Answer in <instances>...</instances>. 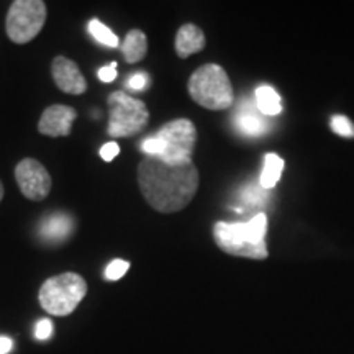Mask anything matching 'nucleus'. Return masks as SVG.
Listing matches in <instances>:
<instances>
[{"label":"nucleus","instance_id":"20","mask_svg":"<svg viewBox=\"0 0 354 354\" xmlns=\"http://www.w3.org/2000/svg\"><path fill=\"white\" fill-rule=\"evenodd\" d=\"M128 269H130V263H128V261L113 259L112 263L107 266V269H105V279H107V281H118V279L125 276Z\"/></svg>","mask_w":354,"mask_h":354},{"label":"nucleus","instance_id":"2","mask_svg":"<svg viewBox=\"0 0 354 354\" xmlns=\"http://www.w3.org/2000/svg\"><path fill=\"white\" fill-rule=\"evenodd\" d=\"M266 232H268V216L264 214H258L245 223L218 221L214 225L216 246L225 253L238 256V258H268Z\"/></svg>","mask_w":354,"mask_h":354},{"label":"nucleus","instance_id":"27","mask_svg":"<svg viewBox=\"0 0 354 354\" xmlns=\"http://www.w3.org/2000/svg\"><path fill=\"white\" fill-rule=\"evenodd\" d=\"M2 198H3V184L2 180H0V202H2Z\"/></svg>","mask_w":354,"mask_h":354},{"label":"nucleus","instance_id":"11","mask_svg":"<svg viewBox=\"0 0 354 354\" xmlns=\"http://www.w3.org/2000/svg\"><path fill=\"white\" fill-rule=\"evenodd\" d=\"M234 128L241 135L250 136V138H258V136H263L269 130V122L256 107L254 100L243 99L238 105L236 113H234Z\"/></svg>","mask_w":354,"mask_h":354},{"label":"nucleus","instance_id":"24","mask_svg":"<svg viewBox=\"0 0 354 354\" xmlns=\"http://www.w3.org/2000/svg\"><path fill=\"white\" fill-rule=\"evenodd\" d=\"M118 153H120V146H118V143H115V141H110V143L104 145L100 148V158L104 161H112V159L118 156Z\"/></svg>","mask_w":354,"mask_h":354},{"label":"nucleus","instance_id":"4","mask_svg":"<svg viewBox=\"0 0 354 354\" xmlns=\"http://www.w3.org/2000/svg\"><path fill=\"white\" fill-rule=\"evenodd\" d=\"M87 294V282L76 272L50 277L39 289V304L55 317L71 315Z\"/></svg>","mask_w":354,"mask_h":354},{"label":"nucleus","instance_id":"9","mask_svg":"<svg viewBox=\"0 0 354 354\" xmlns=\"http://www.w3.org/2000/svg\"><path fill=\"white\" fill-rule=\"evenodd\" d=\"M77 118V112L68 105H51L44 110L38 122V131L44 136L59 138V136H69L73 130V122Z\"/></svg>","mask_w":354,"mask_h":354},{"label":"nucleus","instance_id":"7","mask_svg":"<svg viewBox=\"0 0 354 354\" xmlns=\"http://www.w3.org/2000/svg\"><path fill=\"white\" fill-rule=\"evenodd\" d=\"M156 136L165 143V151L159 154L158 158L169 162H183L192 159L197 141V130L194 123L187 118H179V120L166 123L156 133Z\"/></svg>","mask_w":354,"mask_h":354},{"label":"nucleus","instance_id":"26","mask_svg":"<svg viewBox=\"0 0 354 354\" xmlns=\"http://www.w3.org/2000/svg\"><path fill=\"white\" fill-rule=\"evenodd\" d=\"M13 348V342L7 336H0V354H8Z\"/></svg>","mask_w":354,"mask_h":354},{"label":"nucleus","instance_id":"5","mask_svg":"<svg viewBox=\"0 0 354 354\" xmlns=\"http://www.w3.org/2000/svg\"><path fill=\"white\" fill-rule=\"evenodd\" d=\"M107 104V133L112 138H130L143 131L148 125L149 112L143 100L133 99L123 91H117L109 95Z\"/></svg>","mask_w":354,"mask_h":354},{"label":"nucleus","instance_id":"22","mask_svg":"<svg viewBox=\"0 0 354 354\" xmlns=\"http://www.w3.org/2000/svg\"><path fill=\"white\" fill-rule=\"evenodd\" d=\"M148 84H149L148 74L143 73V71H140V73L133 74V76L128 79L127 87L133 88V91H145V88L148 87Z\"/></svg>","mask_w":354,"mask_h":354},{"label":"nucleus","instance_id":"16","mask_svg":"<svg viewBox=\"0 0 354 354\" xmlns=\"http://www.w3.org/2000/svg\"><path fill=\"white\" fill-rule=\"evenodd\" d=\"M282 171H284V161L277 154L269 153L264 158V167L259 177V185L266 190L276 187L279 180H281Z\"/></svg>","mask_w":354,"mask_h":354},{"label":"nucleus","instance_id":"21","mask_svg":"<svg viewBox=\"0 0 354 354\" xmlns=\"http://www.w3.org/2000/svg\"><path fill=\"white\" fill-rule=\"evenodd\" d=\"M141 149H143L145 156H159V154L165 151V143H162L161 138H158V136L154 135L143 141Z\"/></svg>","mask_w":354,"mask_h":354},{"label":"nucleus","instance_id":"18","mask_svg":"<svg viewBox=\"0 0 354 354\" xmlns=\"http://www.w3.org/2000/svg\"><path fill=\"white\" fill-rule=\"evenodd\" d=\"M266 194H268V190L263 189L259 185V187H256V185H248V187L243 189L241 192V201L246 203V205H251V207H258L261 205L266 201Z\"/></svg>","mask_w":354,"mask_h":354},{"label":"nucleus","instance_id":"17","mask_svg":"<svg viewBox=\"0 0 354 354\" xmlns=\"http://www.w3.org/2000/svg\"><path fill=\"white\" fill-rule=\"evenodd\" d=\"M88 32H91V35L97 39V41L105 44V46L109 48L120 46V39H118L117 35H115L107 25L102 24L100 20L97 19L91 20V24H88Z\"/></svg>","mask_w":354,"mask_h":354},{"label":"nucleus","instance_id":"15","mask_svg":"<svg viewBox=\"0 0 354 354\" xmlns=\"http://www.w3.org/2000/svg\"><path fill=\"white\" fill-rule=\"evenodd\" d=\"M254 102L256 107H258V110L264 117H272V115H279L282 112L281 97L269 86H259L256 88Z\"/></svg>","mask_w":354,"mask_h":354},{"label":"nucleus","instance_id":"14","mask_svg":"<svg viewBox=\"0 0 354 354\" xmlns=\"http://www.w3.org/2000/svg\"><path fill=\"white\" fill-rule=\"evenodd\" d=\"M120 50L128 64L140 63L141 59H145L146 53H148V38H146V35L141 30H130L127 33L125 41H123Z\"/></svg>","mask_w":354,"mask_h":354},{"label":"nucleus","instance_id":"1","mask_svg":"<svg viewBox=\"0 0 354 354\" xmlns=\"http://www.w3.org/2000/svg\"><path fill=\"white\" fill-rule=\"evenodd\" d=\"M138 184L146 202L161 214L185 209L198 189V171L190 161L169 162L145 156L138 166Z\"/></svg>","mask_w":354,"mask_h":354},{"label":"nucleus","instance_id":"19","mask_svg":"<svg viewBox=\"0 0 354 354\" xmlns=\"http://www.w3.org/2000/svg\"><path fill=\"white\" fill-rule=\"evenodd\" d=\"M330 125L336 135L346 136V138H353L354 136V125L344 115H335V117H331Z\"/></svg>","mask_w":354,"mask_h":354},{"label":"nucleus","instance_id":"10","mask_svg":"<svg viewBox=\"0 0 354 354\" xmlns=\"http://www.w3.org/2000/svg\"><path fill=\"white\" fill-rule=\"evenodd\" d=\"M51 74L56 86L64 94L81 95L87 91V81L74 61L64 56H56L51 66Z\"/></svg>","mask_w":354,"mask_h":354},{"label":"nucleus","instance_id":"23","mask_svg":"<svg viewBox=\"0 0 354 354\" xmlns=\"http://www.w3.org/2000/svg\"><path fill=\"white\" fill-rule=\"evenodd\" d=\"M51 335H53V322L48 320V318L39 320L37 328H35V336H37L38 339H48Z\"/></svg>","mask_w":354,"mask_h":354},{"label":"nucleus","instance_id":"6","mask_svg":"<svg viewBox=\"0 0 354 354\" xmlns=\"http://www.w3.org/2000/svg\"><path fill=\"white\" fill-rule=\"evenodd\" d=\"M44 21L46 3L43 0H15L7 13V37L17 44L30 43L41 32Z\"/></svg>","mask_w":354,"mask_h":354},{"label":"nucleus","instance_id":"8","mask_svg":"<svg viewBox=\"0 0 354 354\" xmlns=\"http://www.w3.org/2000/svg\"><path fill=\"white\" fill-rule=\"evenodd\" d=\"M15 180L20 192L33 202H39L48 197L53 180L50 172L37 159L25 158L15 167Z\"/></svg>","mask_w":354,"mask_h":354},{"label":"nucleus","instance_id":"13","mask_svg":"<svg viewBox=\"0 0 354 354\" xmlns=\"http://www.w3.org/2000/svg\"><path fill=\"white\" fill-rule=\"evenodd\" d=\"M74 220L66 214L48 215L39 225V234L48 241H63L73 233Z\"/></svg>","mask_w":354,"mask_h":354},{"label":"nucleus","instance_id":"25","mask_svg":"<svg viewBox=\"0 0 354 354\" xmlns=\"http://www.w3.org/2000/svg\"><path fill=\"white\" fill-rule=\"evenodd\" d=\"M117 77V69L110 68V66H104L99 69V79L104 82H112Z\"/></svg>","mask_w":354,"mask_h":354},{"label":"nucleus","instance_id":"3","mask_svg":"<svg viewBox=\"0 0 354 354\" xmlns=\"http://www.w3.org/2000/svg\"><path fill=\"white\" fill-rule=\"evenodd\" d=\"M187 88L192 100L203 109L227 110L234 102L232 81L218 64L201 66L190 76Z\"/></svg>","mask_w":354,"mask_h":354},{"label":"nucleus","instance_id":"12","mask_svg":"<svg viewBox=\"0 0 354 354\" xmlns=\"http://www.w3.org/2000/svg\"><path fill=\"white\" fill-rule=\"evenodd\" d=\"M205 48V35L197 25L185 24L176 35V53L180 59L201 53Z\"/></svg>","mask_w":354,"mask_h":354}]
</instances>
